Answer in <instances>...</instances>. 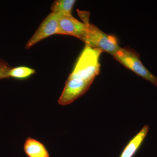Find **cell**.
Here are the masks:
<instances>
[{"label":"cell","mask_w":157,"mask_h":157,"mask_svg":"<svg viewBox=\"0 0 157 157\" xmlns=\"http://www.w3.org/2000/svg\"><path fill=\"white\" fill-rule=\"evenodd\" d=\"M76 2L75 0L55 1L51 7V12L60 14L63 17L73 16L72 10Z\"/></svg>","instance_id":"cell-9"},{"label":"cell","mask_w":157,"mask_h":157,"mask_svg":"<svg viewBox=\"0 0 157 157\" xmlns=\"http://www.w3.org/2000/svg\"><path fill=\"white\" fill-rule=\"evenodd\" d=\"M94 81L68 77L59 98L58 104L66 106L73 103L86 93Z\"/></svg>","instance_id":"cell-4"},{"label":"cell","mask_w":157,"mask_h":157,"mask_svg":"<svg viewBox=\"0 0 157 157\" xmlns=\"http://www.w3.org/2000/svg\"><path fill=\"white\" fill-rule=\"evenodd\" d=\"M12 68L7 62L0 59V79L10 78L9 73Z\"/></svg>","instance_id":"cell-11"},{"label":"cell","mask_w":157,"mask_h":157,"mask_svg":"<svg viewBox=\"0 0 157 157\" xmlns=\"http://www.w3.org/2000/svg\"><path fill=\"white\" fill-rule=\"evenodd\" d=\"M82 21L87 25V32L83 40L86 45L99 49L102 52L109 53L113 56L121 48L114 36L104 33L94 25L90 23L89 17Z\"/></svg>","instance_id":"cell-2"},{"label":"cell","mask_w":157,"mask_h":157,"mask_svg":"<svg viewBox=\"0 0 157 157\" xmlns=\"http://www.w3.org/2000/svg\"><path fill=\"white\" fill-rule=\"evenodd\" d=\"M113 56L125 67L157 87V76L144 67L140 60V54L135 50L128 48H121Z\"/></svg>","instance_id":"cell-3"},{"label":"cell","mask_w":157,"mask_h":157,"mask_svg":"<svg viewBox=\"0 0 157 157\" xmlns=\"http://www.w3.org/2000/svg\"><path fill=\"white\" fill-rule=\"evenodd\" d=\"M102 52L99 49L86 45L68 77L94 80L100 72V58Z\"/></svg>","instance_id":"cell-1"},{"label":"cell","mask_w":157,"mask_h":157,"mask_svg":"<svg viewBox=\"0 0 157 157\" xmlns=\"http://www.w3.org/2000/svg\"><path fill=\"white\" fill-rule=\"evenodd\" d=\"M87 25L73 16H63L59 21L57 34L73 36L83 41L87 32Z\"/></svg>","instance_id":"cell-6"},{"label":"cell","mask_w":157,"mask_h":157,"mask_svg":"<svg viewBox=\"0 0 157 157\" xmlns=\"http://www.w3.org/2000/svg\"><path fill=\"white\" fill-rule=\"evenodd\" d=\"M63 17L59 14L51 12L40 25L34 35L27 42L25 49H29L43 39L55 34H57L59 21Z\"/></svg>","instance_id":"cell-5"},{"label":"cell","mask_w":157,"mask_h":157,"mask_svg":"<svg viewBox=\"0 0 157 157\" xmlns=\"http://www.w3.org/2000/svg\"><path fill=\"white\" fill-rule=\"evenodd\" d=\"M149 129L148 125H145L140 132L129 141L120 157H132L140 147Z\"/></svg>","instance_id":"cell-8"},{"label":"cell","mask_w":157,"mask_h":157,"mask_svg":"<svg viewBox=\"0 0 157 157\" xmlns=\"http://www.w3.org/2000/svg\"><path fill=\"white\" fill-rule=\"evenodd\" d=\"M36 73V70L29 67H21L12 68L9 73L10 78L18 79H24L28 78Z\"/></svg>","instance_id":"cell-10"},{"label":"cell","mask_w":157,"mask_h":157,"mask_svg":"<svg viewBox=\"0 0 157 157\" xmlns=\"http://www.w3.org/2000/svg\"><path fill=\"white\" fill-rule=\"evenodd\" d=\"M24 150L28 157H50L45 145L32 137H28L25 140Z\"/></svg>","instance_id":"cell-7"}]
</instances>
